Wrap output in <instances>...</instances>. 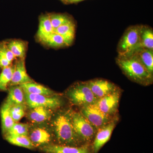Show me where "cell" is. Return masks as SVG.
Returning <instances> with one entry per match:
<instances>
[{
  "label": "cell",
  "mask_w": 153,
  "mask_h": 153,
  "mask_svg": "<svg viewBox=\"0 0 153 153\" xmlns=\"http://www.w3.org/2000/svg\"><path fill=\"white\" fill-rule=\"evenodd\" d=\"M66 1H67V0H65V1H63V2L65 3V2H66Z\"/></svg>",
  "instance_id": "obj_32"
},
{
  "label": "cell",
  "mask_w": 153,
  "mask_h": 153,
  "mask_svg": "<svg viewBox=\"0 0 153 153\" xmlns=\"http://www.w3.org/2000/svg\"><path fill=\"white\" fill-rule=\"evenodd\" d=\"M34 82L28 75L25 67V58H19L14 66V71L10 85H20Z\"/></svg>",
  "instance_id": "obj_11"
},
{
  "label": "cell",
  "mask_w": 153,
  "mask_h": 153,
  "mask_svg": "<svg viewBox=\"0 0 153 153\" xmlns=\"http://www.w3.org/2000/svg\"><path fill=\"white\" fill-rule=\"evenodd\" d=\"M6 102L11 106L23 105L25 102V93L20 85L11 86Z\"/></svg>",
  "instance_id": "obj_16"
},
{
  "label": "cell",
  "mask_w": 153,
  "mask_h": 153,
  "mask_svg": "<svg viewBox=\"0 0 153 153\" xmlns=\"http://www.w3.org/2000/svg\"><path fill=\"white\" fill-rule=\"evenodd\" d=\"M80 112L95 128L97 131L114 118L102 112L95 104L81 107Z\"/></svg>",
  "instance_id": "obj_6"
},
{
  "label": "cell",
  "mask_w": 153,
  "mask_h": 153,
  "mask_svg": "<svg viewBox=\"0 0 153 153\" xmlns=\"http://www.w3.org/2000/svg\"><path fill=\"white\" fill-rule=\"evenodd\" d=\"M28 126L26 124L15 123L12 128L5 134L6 136H27Z\"/></svg>",
  "instance_id": "obj_26"
},
{
  "label": "cell",
  "mask_w": 153,
  "mask_h": 153,
  "mask_svg": "<svg viewBox=\"0 0 153 153\" xmlns=\"http://www.w3.org/2000/svg\"><path fill=\"white\" fill-rule=\"evenodd\" d=\"M83 1L84 0H67L65 3H68V4H73V3H78Z\"/></svg>",
  "instance_id": "obj_31"
},
{
  "label": "cell",
  "mask_w": 153,
  "mask_h": 153,
  "mask_svg": "<svg viewBox=\"0 0 153 153\" xmlns=\"http://www.w3.org/2000/svg\"><path fill=\"white\" fill-rule=\"evenodd\" d=\"M25 102L31 108L43 107L49 109L57 108L62 105V100L56 96H47L29 94L24 92Z\"/></svg>",
  "instance_id": "obj_7"
},
{
  "label": "cell",
  "mask_w": 153,
  "mask_h": 153,
  "mask_svg": "<svg viewBox=\"0 0 153 153\" xmlns=\"http://www.w3.org/2000/svg\"><path fill=\"white\" fill-rule=\"evenodd\" d=\"M142 26H132L126 30L118 44L119 55H130L139 49Z\"/></svg>",
  "instance_id": "obj_3"
},
{
  "label": "cell",
  "mask_w": 153,
  "mask_h": 153,
  "mask_svg": "<svg viewBox=\"0 0 153 153\" xmlns=\"http://www.w3.org/2000/svg\"><path fill=\"white\" fill-rule=\"evenodd\" d=\"M49 16L54 30L71 21L69 17L64 14H49Z\"/></svg>",
  "instance_id": "obj_27"
},
{
  "label": "cell",
  "mask_w": 153,
  "mask_h": 153,
  "mask_svg": "<svg viewBox=\"0 0 153 153\" xmlns=\"http://www.w3.org/2000/svg\"><path fill=\"white\" fill-rule=\"evenodd\" d=\"M139 49L153 50V30L150 27L143 25Z\"/></svg>",
  "instance_id": "obj_20"
},
{
  "label": "cell",
  "mask_w": 153,
  "mask_h": 153,
  "mask_svg": "<svg viewBox=\"0 0 153 153\" xmlns=\"http://www.w3.org/2000/svg\"><path fill=\"white\" fill-rule=\"evenodd\" d=\"M61 1H65V0H61Z\"/></svg>",
  "instance_id": "obj_33"
},
{
  "label": "cell",
  "mask_w": 153,
  "mask_h": 153,
  "mask_svg": "<svg viewBox=\"0 0 153 153\" xmlns=\"http://www.w3.org/2000/svg\"><path fill=\"white\" fill-rule=\"evenodd\" d=\"M132 54H134L139 58L149 72L153 75V50L139 49Z\"/></svg>",
  "instance_id": "obj_19"
},
{
  "label": "cell",
  "mask_w": 153,
  "mask_h": 153,
  "mask_svg": "<svg viewBox=\"0 0 153 153\" xmlns=\"http://www.w3.org/2000/svg\"><path fill=\"white\" fill-rule=\"evenodd\" d=\"M63 38L67 46L71 45L75 37V26L72 21L60 26L54 30Z\"/></svg>",
  "instance_id": "obj_13"
},
{
  "label": "cell",
  "mask_w": 153,
  "mask_h": 153,
  "mask_svg": "<svg viewBox=\"0 0 153 153\" xmlns=\"http://www.w3.org/2000/svg\"><path fill=\"white\" fill-rule=\"evenodd\" d=\"M11 116L15 123L19 121L25 114V111L23 105H16L11 106Z\"/></svg>",
  "instance_id": "obj_28"
},
{
  "label": "cell",
  "mask_w": 153,
  "mask_h": 153,
  "mask_svg": "<svg viewBox=\"0 0 153 153\" xmlns=\"http://www.w3.org/2000/svg\"><path fill=\"white\" fill-rule=\"evenodd\" d=\"M71 122L74 131L82 142L90 143L95 137V128L80 112L70 111Z\"/></svg>",
  "instance_id": "obj_5"
},
{
  "label": "cell",
  "mask_w": 153,
  "mask_h": 153,
  "mask_svg": "<svg viewBox=\"0 0 153 153\" xmlns=\"http://www.w3.org/2000/svg\"><path fill=\"white\" fill-rule=\"evenodd\" d=\"M6 45L16 57L25 58L27 52V44L25 41L13 40L5 42Z\"/></svg>",
  "instance_id": "obj_21"
},
{
  "label": "cell",
  "mask_w": 153,
  "mask_h": 153,
  "mask_svg": "<svg viewBox=\"0 0 153 153\" xmlns=\"http://www.w3.org/2000/svg\"><path fill=\"white\" fill-rule=\"evenodd\" d=\"M120 88L98 100L96 105L102 112L112 116L117 113L121 97Z\"/></svg>",
  "instance_id": "obj_8"
},
{
  "label": "cell",
  "mask_w": 153,
  "mask_h": 153,
  "mask_svg": "<svg viewBox=\"0 0 153 153\" xmlns=\"http://www.w3.org/2000/svg\"><path fill=\"white\" fill-rule=\"evenodd\" d=\"M0 52L4 55L7 60L12 63L16 58L13 54L6 45L5 42H3L0 44Z\"/></svg>",
  "instance_id": "obj_29"
},
{
  "label": "cell",
  "mask_w": 153,
  "mask_h": 153,
  "mask_svg": "<svg viewBox=\"0 0 153 153\" xmlns=\"http://www.w3.org/2000/svg\"><path fill=\"white\" fill-rule=\"evenodd\" d=\"M29 138L34 146H40L49 142L51 135L46 129L38 128L30 133Z\"/></svg>",
  "instance_id": "obj_15"
},
{
  "label": "cell",
  "mask_w": 153,
  "mask_h": 153,
  "mask_svg": "<svg viewBox=\"0 0 153 153\" xmlns=\"http://www.w3.org/2000/svg\"><path fill=\"white\" fill-rule=\"evenodd\" d=\"M117 119L114 118L109 123L97 130L92 146L94 153H98L103 146L109 141L116 125Z\"/></svg>",
  "instance_id": "obj_10"
},
{
  "label": "cell",
  "mask_w": 153,
  "mask_h": 153,
  "mask_svg": "<svg viewBox=\"0 0 153 153\" xmlns=\"http://www.w3.org/2000/svg\"><path fill=\"white\" fill-rule=\"evenodd\" d=\"M42 150L46 153H90L87 145L78 147L61 145H50L42 148Z\"/></svg>",
  "instance_id": "obj_12"
},
{
  "label": "cell",
  "mask_w": 153,
  "mask_h": 153,
  "mask_svg": "<svg viewBox=\"0 0 153 153\" xmlns=\"http://www.w3.org/2000/svg\"><path fill=\"white\" fill-rule=\"evenodd\" d=\"M53 126L60 145L76 146L82 143L72 125L70 111L57 114L53 121Z\"/></svg>",
  "instance_id": "obj_2"
},
{
  "label": "cell",
  "mask_w": 153,
  "mask_h": 153,
  "mask_svg": "<svg viewBox=\"0 0 153 153\" xmlns=\"http://www.w3.org/2000/svg\"><path fill=\"white\" fill-rule=\"evenodd\" d=\"M11 105L7 102L4 103L1 109L2 130L3 133L6 134L15 123L10 112Z\"/></svg>",
  "instance_id": "obj_18"
},
{
  "label": "cell",
  "mask_w": 153,
  "mask_h": 153,
  "mask_svg": "<svg viewBox=\"0 0 153 153\" xmlns=\"http://www.w3.org/2000/svg\"><path fill=\"white\" fill-rule=\"evenodd\" d=\"M20 86L22 88L24 92L29 94H41L47 96H52V95L54 94V92L51 89L34 82L25 83Z\"/></svg>",
  "instance_id": "obj_17"
},
{
  "label": "cell",
  "mask_w": 153,
  "mask_h": 153,
  "mask_svg": "<svg viewBox=\"0 0 153 153\" xmlns=\"http://www.w3.org/2000/svg\"><path fill=\"white\" fill-rule=\"evenodd\" d=\"M11 63L5 56L0 52V67L3 68L8 67L11 66Z\"/></svg>",
  "instance_id": "obj_30"
},
{
  "label": "cell",
  "mask_w": 153,
  "mask_h": 153,
  "mask_svg": "<svg viewBox=\"0 0 153 153\" xmlns=\"http://www.w3.org/2000/svg\"><path fill=\"white\" fill-rule=\"evenodd\" d=\"M5 138L8 142L15 146L30 149H32L35 147V146L27 136H6Z\"/></svg>",
  "instance_id": "obj_24"
},
{
  "label": "cell",
  "mask_w": 153,
  "mask_h": 153,
  "mask_svg": "<svg viewBox=\"0 0 153 153\" xmlns=\"http://www.w3.org/2000/svg\"><path fill=\"white\" fill-rule=\"evenodd\" d=\"M40 41L46 46L52 48H58L67 47L63 38L55 32Z\"/></svg>",
  "instance_id": "obj_23"
},
{
  "label": "cell",
  "mask_w": 153,
  "mask_h": 153,
  "mask_svg": "<svg viewBox=\"0 0 153 153\" xmlns=\"http://www.w3.org/2000/svg\"><path fill=\"white\" fill-rule=\"evenodd\" d=\"M66 95L71 103L77 106L95 104L98 100L86 82H77L68 89Z\"/></svg>",
  "instance_id": "obj_4"
},
{
  "label": "cell",
  "mask_w": 153,
  "mask_h": 153,
  "mask_svg": "<svg viewBox=\"0 0 153 153\" xmlns=\"http://www.w3.org/2000/svg\"><path fill=\"white\" fill-rule=\"evenodd\" d=\"M13 71L14 66H10L2 68L0 73V91L7 90L8 85H10Z\"/></svg>",
  "instance_id": "obj_25"
},
{
  "label": "cell",
  "mask_w": 153,
  "mask_h": 153,
  "mask_svg": "<svg viewBox=\"0 0 153 153\" xmlns=\"http://www.w3.org/2000/svg\"><path fill=\"white\" fill-rule=\"evenodd\" d=\"M116 62L123 74L133 82L144 86L152 84L153 75L134 54L118 55Z\"/></svg>",
  "instance_id": "obj_1"
},
{
  "label": "cell",
  "mask_w": 153,
  "mask_h": 153,
  "mask_svg": "<svg viewBox=\"0 0 153 153\" xmlns=\"http://www.w3.org/2000/svg\"><path fill=\"white\" fill-rule=\"evenodd\" d=\"M54 32V29L50 21L49 14L41 16L39 19V26L37 33L38 40L41 41Z\"/></svg>",
  "instance_id": "obj_14"
},
{
  "label": "cell",
  "mask_w": 153,
  "mask_h": 153,
  "mask_svg": "<svg viewBox=\"0 0 153 153\" xmlns=\"http://www.w3.org/2000/svg\"><path fill=\"white\" fill-rule=\"evenodd\" d=\"M32 109L29 117L30 120L34 122H43L49 119L52 115L51 109L47 108L38 107Z\"/></svg>",
  "instance_id": "obj_22"
},
{
  "label": "cell",
  "mask_w": 153,
  "mask_h": 153,
  "mask_svg": "<svg viewBox=\"0 0 153 153\" xmlns=\"http://www.w3.org/2000/svg\"><path fill=\"white\" fill-rule=\"evenodd\" d=\"M85 82L98 100L119 88L114 83L106 79H95Z\"/></svg>",
  "instance_id": "obj_9"
}]
</instances>
